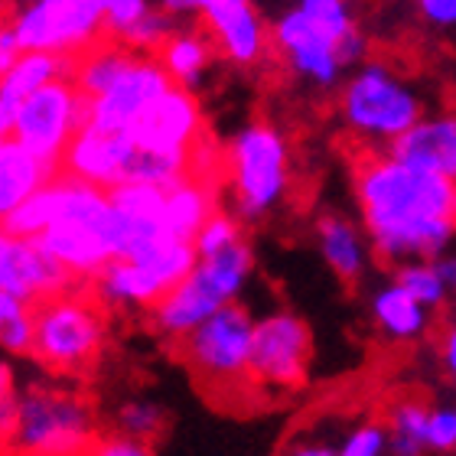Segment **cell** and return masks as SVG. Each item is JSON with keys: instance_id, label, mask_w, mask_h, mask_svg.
Segmentation results:
<instances>
[{"instance_id": "cell-1", "label": "cell", "mask_w": 456, "mask_h": 456, "mask_svg": "<svg viewBox=\"0 0 456 456\" xmlns=\"http://www.w3.org/2000/svg\"><path fill=\"white\" fill-rule=\"evenodd\" d=\"M362 228L381 265L437 261L456 238V183L414 170L388 151H362L352 167Z\"/></svg>"}, {"instance_id": "cell-2", "label": "cell", "mask_w": 456, "mask_h": 456, "mask_svg": "<svg viewBox=\"0 0 456 456\" xmlns=\"http://www.w3.org/2000/svg\"><path fill=\"white\" fill-rule=\"evenodd\" d=\"M59 216L37 238L78 284H92L124 251L121 222L108 190L59 170Z\"/></svg>"}, {"instance_id": "cell-3", "label": "cell", "mask_w": 456, "mask_h": 456, "mask_svg": "<svg viewBox=\"0 0 456 456\" xmlns=\"http://www.w3.org/2000/svg\"><path fill=\"white\" fill-rule=\"evenodd\" d=\"M0 434L7 456H88L102 440L92 401L46 385L20 395L13 420Z\"/></svg>"}, {"instance_id": "cell-4", "label": "cell", "mask_w": 456, "mask_h": 456, "mask_svg": "<svg viewBox=\"0 0 456 456\" xmlns=\"http://www.w3.org/2000/svg\"><path fill=\"white\" fill-rule=\"evenodd\" d=\"M342 127L365 151H391L424 118V98L388 62H362L339 88Z\"/></svg>"}, {"instance_id": "cell-5", "label": "cell", "mask_w": 456, "mask_h": 456, "mask_svg": "<svg viewBox=\"0 0 456 456\" xmlns=\"http://www.w3.org/2000/svg\"><path fill=\"white\" fill-rule=\"evenodd\" d=\"M225 183L232 216L241 225L261 222L290 190V147L274 124L251 121L225 147Z\"/></svg>"}, {"instance_id": "cell-6", "label": "cell", "mask_w": 456, "mask_h": 456, "mask_svg": "<svg viewBox=\"0 0 456 456\" xmlns=\"http://www.w3.org/2000/svg\"><path fill=\"white\" fill-rule=\"evenodd\" d=\"M251 271H255V255H251L248 241L228 248L216 257H200L196 271L151 310L153 330L163 339L183 342L206 320L222 314L225 306L238 304Z\"/></svg>"}, {"instance_id": "cell-7", "label": "cell", "mask_w": 456, "mask_h": 456, "mask_svg": "<svg viewBox=\"0 0 456 456\" xmlns=\"http://www.w3.org/2000/svg\"><path fill=\"white\" fill-rule=\"evenodd\" d=\"M108 310L92 290H69L33 306V359L56 375H86L105 349Z\"/></svg>"}, {"instance_id": "cell-8", "label": "cell", "mask_w": 456, "mask_h": 456, "mask_svg": "<svg viewBox=\"0 0 456 456\" xmlns=\"http://www.w3.org/2000/svg\"><path fill=\"white\" fill-rule=\"evenodd\" d=\"M255 323L257 320L248 314V306L232 304L206 320L196 333L176 342L180 359L209 395L228 398V395L255 391V381H251Z\"/></svg>"}, {"instance_id": "cell-9", "label": "cell", "mask_w": 456, "mask_h": 456, "mask_svg": "<svg viewBox=\"0 0 456 456\" xmlns=\"http://www.w3.org/2000/svg\"><path fill=\"white\" fill-rule=\"evenodd\" d=\"M7 27L23 53L78 59L108 39L105 0H29L13 7Z\"/></svg>"}, {"instance_id": "cell-10", "label": "cell", "mask_w": 456, "mask_h": 456, "mask_svg": "<svg viewBox=\"0 0 456 456\" xmlns=\"http://www.w3.org/2000/svg\"><path fill=\"white\" fill-rule=\"evenodd\" d=\"M314 359L310 326L290 310L265 314L255 323V349H251V381L265 398H284L304 388Z\"/></svg>"}, {"instance_id": "cell-11", "label": "cell", "mask_w": 456, "mask_h": 456, "mask_svg": "<svg viewBox=\"0 0 456 456\" xmlns=\"http://www.w3.org/2000/svg\"><path fill=\"white\" fill-rule=\"evenodd\" d=\"M88 124V98L76 88L72 78H59L53 86L39 88L20 105L10 137L23 143L39 160L62 170L69 143Z\"/></svg>"}, {"instance_id": "cell-12", "label": "cell", "mask_w": 456, "mask_h": 456, "mask_svg": "<svg viewBox=\"0 0 456 456\" xmlns=\"http://www.w3.org/2000/svg\"><path fill=\"white\" fill-rule=\"evenodd\" d=\"M78 281L39 245L37 238L0 235V294L39 306L76 290Z\"/></svg>"}, {"instance_id": "cell-13", "label": "cell", "mask_w": 456, "mask_h": 456, "mask_svg": "<svg viewBox=\"0 0 456 456\" xmlns=\"http://www.w3.org/2000/svg\"><path fill=\"white\" fill-rule=\"evenodd\" d=\"M170 88L173 78L163 69L160 59L137 53L127 72L108 88L105 95L88 102V124L111 134H131L134 124L141 121L143 114L153 108V102Z\"/></svg>"}, {"instance_id": "cell-14", "label": "cell", "mask_w": 456, "mask_h": 456, "mask_svg": "<svg viewBox=\"0 0 456 456\" xmlns=\"http://www.w3.org/2000/svg\"><path fill=\"white\" fill-rule=\"evenodd\" d=\"M274 56L290 69V76L314 88H336L342 76V59L336 43L310 23L297 7L284 10L271 27Z\"/></svg>"}, {"instance_id": "cell-15", "label": "cell", "mask_w": 456, "mask_h": 456, "mask_svg": "<svg viewBox=\"0 0 456 456\" xmlns=\"http://www.w3.org/2000/svg\"><path fill=\"white\" fill-rule=\"evenodd\" d=\"M202 137H206V124H202L200 98L183 86H173L170 92H163L131 131V141L137 151L163 153V157H186V160H190L192 147Z\"/></svg>"}, {"instance_id": "cell-16", "label": "cell", "mask_w": 456, "mask_h": 456, "mask_svg": "<svg viewBox=\"0 0 456 456\" xmlns=\"http://www.w3.org/2000/svg\"><path fill=\"white\" fill-rule=\"evenodd\" d=\"M202 29L212 37L219 56L238 69L265 62L271 46V29L257 13L255 0H200Z\"/></svg>"}, {"instance_id": "cell-17", "label": "cell", "mask_w": 456, "mask_h": 456, "mask_svg": "<svg viewBox=\"0 0 456 456\" xmlns=\"http://www.w3.org/2000/svg\"><path fill=\"white\" fill-rule=\"evenodd\" d=\"M134 153L137 147H134L131 134H111L95 124H86L76 134V141L69 143L66 157H62V173L111 192L114 186L127 183Z\"/></svg>"}, {"instance_id": "cell-18", "label": "cell", "mask_w": 456, "mask_h": 456, "mask_svg": "<svg viewBox=\"0 0 456 456\" xmlns=\"http://www.w3.org/2000/svg\"><path fill=\"white\" fill-rule=\"evenodd\" d=\"M388 153L414 170L456 183V111L424 114Z\"/></svg>"}, {"instance_id": "cell-19", "label": "cell", "mask_w": 456, "mask_h": 456, "mask_svg": "<svg viewBox=\"0 0 456 456\" xmlns=\"http://www.w3.org/2000/svg\"><path fill=\"white\" fill-rule=\"evenodd\" d=\"M167 294L170 287L163 284L160 274L134 257H118L92 281V297L105 310H153Z\"/></svg>"}, {"instance_id": "cell-20", "label": "cell", "mask_w": 456, "mask_h": 456, "mask_svg": "<svg viewBox=\"0 0 456 456\" xmlns=\"http://www.w3.org/2000/svg\"><path fill=\"white\" fill-rule=\"evenodd\" d=\"M72 62H76V59L56 56V53H23V56L0 76V134H4V137H10L20 105H23L33 92L53 86L59 78H72Z\"/></svg>"}, {"instance_id": "cell-21", "label": "cell", "mask_w": 456, "mask_h": 456, "mask_svg": "<svg viewBox=\"0 0 456 456\" xmlns=\"http://www.w3.org/2000/svg\"><path fill=\"white\" fill-rule=\"evenodd\" d=\"M316 245L342 284H359L369 271V235L339 212H326L316 219Z\"/></svg>"}, {"instance_id": "cell-22", "label": "cell", "mask_w": 456, "mask_h": 456, "mask_svg": "<svg viewBox=\"0 0 456 456\" xmlns=\"http://www.w3.org/2000/svg\"><path fill=\"white\" fill-rule=\"evenodd\" d=\"M369 314L371 323L388 342H398V346H408V342H418L430 333L434 326V314L428 306L418 304L414 297L404 290L401 284L388 281L381 284L369 300Z\"/></svg>"}, {"instance_id": "cell-23", "label": "cell", "mask_w": 456, "mask_h": 456, "mask_svg": "<svg viewBox=\"0 0 456 456\" xmlns=\"http://www.w3.org/2000/svg\"><path fill=\"white\" fill-rule=\"evenodd\" d=\"M56 167L39 160L23 143L4 137L0 141V219L20 209L27 200H33L39 190H46L49 183L56 180Z\"/></svg>"}, {"instance_id": "cell-24", "label": "cell", "mask_w": 456, "mask_h": 456, "mask_svg": "<svg viewBox=\"0 0 456 456\" xmlns=\"http://www.w3.org/2000/svg\"><path fill=\"white\" fill-rule=\"evenodd\" d=\"M216 212H219V183L186 176L167 190L163 222H167V232L180 241H196V235Z\"/></svg>"}, {"instance_id": "cell-25", "label": "cell", "mask_w": 456, "mask_h": 456, "mask_svg": "<svg viewBox=\"0 0 456 456\" xmlns=\"http://www.w3.org/2000/svg\"><path fill=\"white\" fill-rule=\"evenodd\" d=\"M216 56H219V49H216V43H212V37L206 29H176V33L163 43L160 53H157L163 69L170 72L173 86H183V88H190V92L196 82L206 78V72H209Z\"/></svg>"}, {"instance_id": "cell-26", "label": "cell", "mask_w": 456, "mask_h": 456, "mask_svg": "<svg viewBox=\"0 0 456 456\" xmlns=\"http://www.w3.org/2000/svg\"><path fill=\"white\" fill-rule=\"evenodd\" d=\"M134 49H127L118 39H102L98 46H92L88 53L72 62V82L88 102H95L127 72V66L134 62Z\"/></svg>"}, {"instance_id": "cell-27", "label": "cell", "mask_w": 456, "mask_h": 456, "mask_svg": "<svg viewBox=\"0 0 456 456\" xmlns=\"http://www.w3.org/2000/svg\"><path fill=\"white\" fill-rule=\"evenodd\" d=\"M430 414L434 411L418 398H401L391 404L388 414H385L391 456H428Z\"/></svg>"}, {"instance_id": "cell-28", "label": "cell", "mask_w": 456, "mask_h": 456, "mask_svg": "<svg viewBox=\"0 0 456 456\" xmlns=\"http://www.w3.org/2000/svg\"><path fill=\"white\" fill-rule=\"evenodd\" d=\"M395 284H401L418 304H424L434 314V310H444L450 300V290L440 277L437 261H408V265L395 267Z\"/></svg>"}, {"instance_id": "cell-29", "label": "cell", "mask_w": 456, "mask_h": 456, "mask_svg": "<svg viewBox=\"0 0 456 456\" xmlns=\"http://www.w3.org/2000/svg\"><path fill=\"white\" fill-rule=\"evenodd\" d=\"M0 342L10 355H33V342H37L33 306L0 294Z\"/></svg>"}, {"instance_id": "cell-30", "label": "cell", "mask_w": 456, "mask_h": 456, "mask_svg": "<svg viewBox=\"0 0 456 456\" xmlns=\"http://www.w3.org/2000/svg\"><path fill=\"white\" fill-rule=\"evenodd\" d=\"M294 7L300 10L320 33H326V37L333 39L336 49H339L349 37L359 33L355 20H352L349 0H297Z\"/></svg>"}, {"instance_id": "cell-31", "label": "cell", "mask_w": 456, "mask_h": 456, "mask_svg": "<svg viewBox=\"0 0 456 456\" xmlns=\"http://www.w3.org/2000/svg\"><path fill=\"white\" fill-rule=\"evenodd\" d=\"M163 428H167V414L153 401H127L114 411V434H124V437L153 444L163 434Z\"/></svg>"}, {"instance_id": "cell-32", "label": "cell", "mask_w": 456, "mask_h": 456, "mask_svg": "<svg viewBox=\"0 0 456 456\" xmlns=\"http://www.w3.org/2000/svg\"><path fill=\"white\" fill-rule=\"evenodd\" d=\"M241 241H245V225H241L228 209H219L206 222V228L196 235L192 245H196V255L200 257H216V255H222V251H228V248L241 245Z\"/></svg>"}, {"instance_id": "cell-33", "label": "cell", "mask_w": 456, "mask_h": 456, "mask_svg": "<svg viewBox=\"0 0 456 456\" xmlns=\"http://www.w3.org/2000/svg\"><path fill=\"white\" fill-rule=\"evenodd\" d=\"M173 33H176V20H173L167 10H151V13H147V17L121 39V43L127 49H134V53L157 56V53L163 49V43H167Z\"/></svg>"}, {"instance_id": "cell-34", "label": "cell", "mask_w": 456, "mask_h": 456, "mask_svg": "<svg viewBox=\"0 0 456 456\" xmlns=\"http://www.w3.org/2000/svg\"><path fill=\"white\" fill-rule=\"evenodd\" d=\"M336 450H339V456H391L385 420H362L359 428H352L342 437Z\"/></svg>"}, {"instance_id": "cell-35", "label": "cell", "mask_w": 456, "mask_h": 456, "mask_svg": "<svg viewBox=\"0 0 456 456\" xmlns=\"http://www.w3.org/2000/svg\"><path fill=\"white\" fill-rule=\"evenodd\" d=\"M147 13H151V4H147V0H105L108 39H118V43H121Z\"/></svg>"}, {"instance_id": "cell-36", "label": "cell", "mask_w": 456, "mask_h": 456, "mask_svg": "<svg viewBox=\"0 0 456 456\" xmlns=\"http://www.w3.org/2000/svg\"><path fill=\"white\" fill-rule=\"evenodd\" d=\"M430 450L456 453V408H434L430 414Z\"/></svg>"}, {"instance_id": "cell-37", "label": "cell", "mask_w": 456, "mask_h": 456, "mask_svg": "<svg viewBox=\"0 0 456 456\" xmlns=\"http://www.w3.org/2000/svg\"><path fill=\"white\" fill-rule=\"evenodd\" d=\"M88 456H153V447L143 440L124 437V434H108V437L98 440Z\"/></svg>"}, {"instance_id": "cell-38", "label": "cell", "mask_w": 456, "mask_h": 456, "mask_svg": "<svg viewBox=\"0 0 456 456\" xmlns=\"http://www.w3.org/2000/svg\"><path fill=\"white\" fill-rule=\"evenodd\" d=\"M418 13L434 29L456 27V0H418Z\"/></svg>"}, {"instance_id": "cell-39", "label": "cell", "mask_w": 456, "mask_h": 456, "mask_svg": "<svg viewBox=\"0 0 456 456\" xmlns=\"http://www.w3.org/2000/svg\"><path fill=\"white\" fill-rule=\"evenodd\" d=\"M440 365H444V375L456 381V316L447 323L444 336H440Z\"/></svg>"}, {"instance_id": "cell-40", "label": "cell", "mask_w": 456, "mask_h": 456, "mask_svg": "<svg viewBox=\"0 0 456 456\" xmlns=\"http://www.w3.org/2000/svg\"><path fill=\"white\" fill-rule=\"evenodd\" d=\"M23 56V49H20V43H17V37H13V29L10 27H4L0 29V76L7 72L17 59Z\"/></svg>"}, {"instance_id": "cell-41", "label": "cell", "mask_w": 456, "mask_h": 456, "mask_svg": "<svg viewBox=\"0 0 456 456\" xmlns=\"http://www.w3.org/2000/svg\"><path fill=\"white\" fill-rule=\"evenodd\" d=\"M284 456H339V450L323 440H297L284 450Z\"/></svg>"}, {"instance_id": "cell-42", "label": "cell", "mask_w": 456, "mask_h": 456, "mask_svg": "<svg viewBox=\"0 0 456 456\" xmlns=\"http://www.w3.org/2000/svg\"><path fill=\"white\" fill-rule=\"evenodd\" d=\"M437 267H440V277H444L450 297H456V251H447L444 257H437Z\"/></svg>"}, {"instance_id": "cell-43", "label": "cell", "mask_w": 456, "mask_h": 456, "mask_svg": "<svg viewBox=\"0 0 456 456\" xmlns=\"http://www.w3.org/2000/svg\"><path fill=\"white\" fill-rule=\"evenodd\" d=\"M160 4L173 20L190 17V13H200V0H160Z\"/></svg>"}, {"instance_id": "cell-44", "label": "cell", "mask_w": 456, "mask_h": 456, "mask_svg": "<svg viewBox=\"0 0 456 456\" xmlns=\"http://www.w3.org/2000/svg\"><path fill=\"white\" fill-rule=\"evenodd\" d=\"M20 4H29V0H20Z\"/></svg>"}]
</instances>
